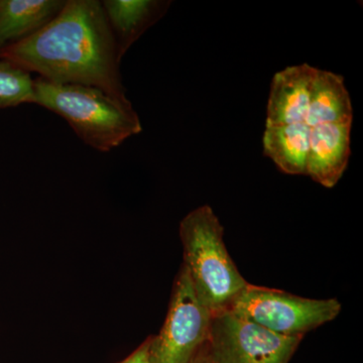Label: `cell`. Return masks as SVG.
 Instances as JSON below:
<instances>
[{"mask_svg":"<svg viewBox=\"0 0 363 363\" xmlns=\"http://www.w3.org/2000/svg\"><path fill=\"white\" fill-rule=\"evenodd\" d=\"M311 128L306 123L266 125L264 155L288 175H306Z\"/></svg>","mask_w":363,"mask_h":363,"instance_id":"12","label":"cell"},{"mask_svg":"<svg viewBox=\"0 0 363 363\" xmlns=\"http://www.w3.org/2000/svg\"><path fill=\"white\" fill-rule=\"evenodd\" d=\"M316 68L288 67L272 80L267 107V125L306 123Z\"/></svg>","mask_w":363,"mask_h":363,"instance_id":"8","label":"cell"},{"mask_svg":"<svg viewBox=\"0 0 363 363\" xmlns=\"http://www.w3.org/2000/svg\"><path fill=\"white\" fill-rule=\"evenodd\" d=\"M224 229L208 205L196 208L180 223L184 262L196 297L212 314L228 310L248 285L231 259Z\"/></svg>","mask_w":363,"mask_h":363,"instance_id":"3","label":"cell"},{"mask_svg":"<svg viewBox=\"0 0 363 363\" xmlns=\"http://www.w3.org/2000/svg\"><path fill=\"white\" fill-rule=\"evenodd\" d=\"M302 340L224 310L212 314L206 351L210 363H289Z\"/></svg>","mask_w":363,"mask_h":363,"instance_id":"6","label":"cell"},{"mask_svg":"<svg viewBox=\"0 0 363 363\" xmlns=\"http://www.w3.org/2000/svg\"><path fill=\"white\" fill-rule=\"evenodd\" d=\"M0 59L56 83L99 88L126 101L118 51L101 1L68 0L50 23Z\"/></svg>","mask_w":363,"mask_h":363,"instance_id":"1","label":"cell"},{"mask_svg":"<svg viewBox=\"0 0 363 363\" xmlns=\"http://www.w3.org/2000/svg\"><path fill=\"white\" fill-rule=\"evenodd\" d=\"M352 123L322 124L311 128L306 175L325 188L342 178L350 161Z\"/></svg>","mask_w":363,"mask_h":363,"instance_id":"7","label":"cell"},{"mask_svg":"<svg viewBox=\"0 0 363 363\" xmlns=\"http://www.w3.org/2000/svg\"><path fill=\"white\" fill-rule=\"evenodd\" d=\"M106 20L123 59L133 43L167 13L171 1L157 0H104Z\"/></svg>","mask_w":363,"mask_h":363,"instance_id":"9","label":"cell"},{"mask_svg":"<svg viewBox=\"0 0 363 363\" xmlns=\"http://www.w3.org/2000/svg\"><path fill=\"white\" fill-rule=\"evenodd\" d=\"M352 104L343 78L316 68L306 124L314 128L322 124L352 123Z\"/></svg>","mask_w":363,"mask_h":363,"instance_id":"11","label":"cell"},{"mask_svg":"<svg viewBox=\"0 0 363 363\" xmlns=\"http://www.w3.org/2000/svg\"><path fill=\"white\" fill-rule=\"evenodd\" d=\"M150 337L145 341L128 357L118 363H149Z\"/></svg>","mask_w":363,"mask_h":363,"instance_id":"14","label":"cell"},{"mask_svg":"<svg viewBox=\"0 0 363 363\" xmlns=\"http://www.w3.org/2000/svg\"><path fill=\"white\" fill-rule=\"evenodd\" d=\"M194 363H210L209 358H208L207 355L206 346H205L204 350L200 352L198 357L196 358Z\"/></svg>","mask_w":363,"mask_h":363,"instance_id":"15","label":"cell"},{"mask_svg":"<svg viewBox=\"0 0 363 363\" xmlns=\"http://www.w3.org/2000/svg\"><path fill=\"white\" fill-rule=\"evenodd\" d=\"M62 0H0V54L50 23L61 11Z\"/></svg>","mask_w":363,"mask_h":363,"instance_id":"10","label":"cell"},{"mask_svg":"<svg viewBox=\"0 0 363 363\" xmlns=\"http://www.w3.org/2000/svg\"><path fill=\"white\" fill-rule=\"evenodd\" d=\"M33 104L63 117L83 142L99 152H109L143 130L130 100L116 99L92 86L33 79Z\"/></svg>","mask_w":363,"mask_h":363,"instance_id":"2","label":"cell"},{"mask_svg":"<svg viewBox=\"0 0 363 363\" xmlns=\"http://www.w3.org/2000/svg\"><path fill=\"white\" fill-rule=\"evenodd\" d=\"M211 319L182 266L164 323L157 335L150 336L149 363H194L207 345Z\"/></svg>","mask_w":363,"mask_h":363,"instance_id":"5","label":"cell"},{"mask_svg":"<svg viewBox=\"0 0 363 363\" xmlns=\"http://www.w3.org/2000/svg\"><path fill=\"white\" fill-rule=\"evenodd\" d=\"M33 104V79L28 72L0 59V108Z\"/></svg>","mask_w":363,"mask_h":363,"instance_id":"13","label":"cell"},{"mask_svg":"<svg viewBox=\"0 0 363 363\" xmlns=\"http://www.w3.org/2000/svg\"><path fill=\"white\" fill-rule=\"evenodd\" d=\"M341 309L337 298H303L248 284L228 310L279 335L304 338L308 332L335 320Z\"/></svg>","mask_w":363,"mask_h":363,"instance_id":"4","label":"cell"}]
</instances>
